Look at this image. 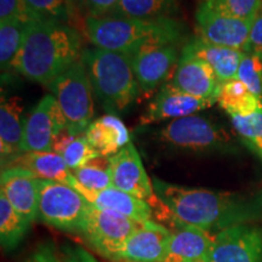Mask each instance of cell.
<instances>
[{"instance_id":"cell-1","label":"cell","mask_w":262,"mask_h":262,"mask_svg":"<svg viewBox=\"0 0 262 262\" xmlns=\"http://www.w3.org/2000/svg\"><path fill=\"white\" fill-rule=\"evenodd\" d=\"M152 181L165 211V220L171 219L173 224L216 233L262 217V192L248 195L173 185L157 178Z\"/></svg>"},{"instance_id":"cell-2","label":"cell","mask_w":262,"mask_h":262,"mask_svg":"<svg viewBox=\"0 0 262 262\" xmlns=\"http://www.w3.org/2000/svg\"><path fill=\"white\" fill-rule=\"evenodd\" d=\"M83 50L81 35L74 27L66 22L33 19L28 22L12 68L48 86L80 60Z\"/></svg>"},{"instance_id":"cell-3","label":"cell","mask_w":262,"mask_h":262,"mask_svg":"<svg viewBox=\"0 0 262 262\" xmlns=\"http://www.w3.org/2000/svg\"><path fill=\"white\" fill-rule=\"evenodd\" d=\"M185 27L176 18L140 19L114 15L86 16L84 34L95 48L133 56L141 49L181 40Z\"/></svg>"},{"instance_id":"cell-4","label":"cell","mask_w":262,"mask_h":262,"mask_svg":"<svg viewBox=\"0 0 262 262\" xmlns=\"http://www.w3.org/2000/svg\"><path fill=\"white\" fill-rule=\"evenodd\" d=\"M81 62L95 96L112 116L125 113L141 95L127 55L94 47L84 49Z\"/></svg>"},{"instance_id":"cell-5","label":"cell","mask_w":262,"mask_h":262,"mask_svg":"<svg viewBox=\"0 0 262 262\" xmlns=\"http://www.w3.org/2000/svg\"><path fill=\"white\" fill-rule=\"evenodd\" d=\"M153 133L159 145L176 152L211 155L237 150L233 139L224 127L199 114L171 120Z\"/></svg>"},{"instance_id":"cell-6","label":"cell","mask_w":262,"mask_h":262,"mask_svg":"<svg viewBox=\"0 0 262 262\" xmlns=\"http://www.w3.org/2000/svg\"><path fill=\"white\" fill-rule=\"evenodd\" d=\"M67 120V130L73 135L84 134L95 113L94 90L81 58L48 85Z\"/></svg>"},{"instance_id":"cell-7","label":"cell","mask_w":262,"mask_h":262,"mask_svg":"<svg viewBox=\"0 0 262 262\" xmlns=\"http://www.w3.org/2000/svg\"><path fill=\"white\" fill-rule=\"evenodd\" d=\"M90 203L66 183L39 179L38 220L61 231L79 233Z\"/></svg>"},{"instance_id":"cell-8","label":"cell","mask_w":262,"mask_h":262,"mask_svg":"<svg viewBox=\"0 0 262 262\" xmlns=\"http://www.w3.org/2000/svg\"><path fill=\"white\" fill-rule=\"evenodd\" d=\"M108 159H110V171L113 187L147 202L152 206L153 210L158 212L162 210L163 217V204L157 195L153 181L149 179L143 166L142 159L135 145L130 142Z\"/></svg>"},{"instance_id":"cell-9","label":"cell","mask_w":262,"mask_h":262,"mask_svg":"<svg viewBox=\"0 0 262 262\" xmlns=\"http://www.w3.org/2000/svg\"><path fill=\"white\" fill-rule=\"evenodd\" d=\"M142 225L122 214L98 209L90 204L79 234L96 253L106 257Z\"/></svg>"},{"instance_id":"cell-10","label":"cell","mask_w":262,"mask_h":262,"mask_svg":"<svg viewBox=\"0 0 262 262\" xmlns=\"http://www.w3.org/2000/svg\"><path fill=\"white\" fill-rule=\"evenodd\" d=\"M209 262H262V227L242 224L212 235Z\"/></svg>"},{"instance_id":"cell-11","label":"cell","mask_w":262,"mask_h":262,"mask_svg":"<svg viewBox=\"0 0 262 262\" xmlns=\"http://www.w3.org/2000/svg\"><path fill=\"white\" fill-rule=\"evenodd\" d=\"M253 21H244L212 9L205 2L195 12L198 37L219 47L247 51Z\"/></svg>"},{"instance_id":"cell-12","label":"cell","mask_w":262,"mask_h":262,"mask_svg":"<svg viewBox=\"0 0 262 262\" xmlns=\"http://www.w3.org/2000/svg\"><path fill=\"white\" fill-rule=\"evenodd\" d=\"M67 129V120L56 98L47 95L25 119L21 153L52 152V142Z\"/></svg>"},{"instance_id":"cell-13","label":"cell","mask_w":262,"mask_h":262,"mask_svg":"<svg viewBox=\"0 0 262 262\" xmlns=\"http://www.w3.org/2000/svg\"><path fill=\"white\" fill-rule=\"evenodd\" d=\"M178 45L176 42L149 45L130 56L141 94L153 93L170 79L181 56Z\"/></svg>"},{"instance_id":"cell-14","label":"cell","mask_w":262,"mask_h":262,"mask_svg":"<svg viewBox=\"0 0 262 262\" xmlns=\"http://www.w3.org/2000/svg\"><path fill=\"white\" fill-rule=\"evenodd\" d=\"M169 237L170 229L156 221L147 222L104 258L112 262H163Z\"/></svg>"},{"instance_id":"cell-15","label":"cell","mask_w":262,"mask_h":262,"mask_svg":"<svg viewBox=\"0 0 262 262\" xmlns=\"http://www.w3.org/2000/svg\"><path fill=\"white\" fill-rule=\"evenodd\" d=\"M169 83L183 93L211 103H217L222 85L205 61L182 51Z\"/></svg>"},{"instance_id":"cell-16","label":"cell","mask_w":262,"mask_h":262,"mask_svg":"<svg viewBox=\"0 0 262 262\" xmlns=\"http://www.w3.org/2000/svg\"><path fill=\"white\" fill-rule=\"evenodd\" d=\"M212 104L209 101L194 97L183 91L173 88L169 80L160 86L158 94L153 97L148 107L140 118L141 125L165 122V120H175L185 118L192 114H196Z\"/></svg>"},{"instance_id":"cell-17","label":"cell","mask_w":262,"mask_h":262,"mask_svg":"<svg viewBox=\"0 0 262 262\" xmlns=\"http://www.w3.org/2000/svg\"><path fill=\"white\" fill-rule=\"evenodd\" d=\"M0 193L29 224L38 219L39 179L21 166L2 169Z\"/></svg>"},{"instance_id":"cell-18","label":"cell","mask_w":262,"mask_h":262,"mask_svg":"<svg viewBox=\"0 0 262 262\" xmlns=\"http://www.w3.org/2000/svg\"><path fill=\"white\" fill-rule=\"evenodd\" d=\"M71 186L77 189L91 205L98 209L118 212L139 224H147V222L153 221L155 210L152 206L147 202L141 201L129 193L120 191L116 187H110L98 192L90 191L79 185L75 179H73Z\"/></svg>"},{"instance_id":"cell-19","label":"cell","mask_w":262,"mask_h":262,"mask_svg":"<svg viewBox=\"0 0 262 262\" xmlns=\"http://www.w3.org/2000/svg\"><path fill=\"white\" fill-rule=\"evenodd\" d=\"M175 225L176 229L170 231L168 247L163 262L208 261L214 233L194 226Z\"/></svg>"},{"instance_id":"cell-20","label":"cell","mask_w":262,"mask_h":262,"mask_svg":"<svg viewBox=\"0 0 262 262\" xmlns=\"http://www.w3.org/2000/svg\"><path fill=\"white\" fill-rule=\"evenodd\" d=\"M24 106L18 97H2L0 104V157L2 169L6 168L16 157L21 155L24 141Z\"/></svg>"},{"instance_id":"cell-21","label":"cell","mask_w":262,"mask_h":262,"mask_svg":"<svg viewBox=\"0 0 262 262\" xmlns=\"http://www.w3.org/2000/svg\"><path fill=\"white\" fill-rule=\"evenodd\" d=\"M181 51L205 61L215 72L221 84L237 78L239 64L245 54L237 49L210 44L199 37L186 42Z\"/></svg>"},{"instance_id":"cell-22","label":"cell","mask_w":262,"mask_h":262,"mask_svg":"<svg viewBox=\"0 0 262 262\" xmlns=\"http://www.w3.org/2000/svg\"><path fill=\"white\" fill-rule=\"evenodd\" d=\"M85 137L101 157H112L129 145L130 133L117 116L107 114L93 120L84 133Z\"/></svg>"},{"instance_id":"cell-23","label":"cell","mask_w":262,"mask_h":262,"mask_svg":"<svg viewBox=\"0 0 262 262\" xmlns=\"http://www.w3.org/2000/svg\"><path fill=\"white\" fill-rule=\"evenodd\" d=\"M8 166H21L40 180L70 185L73 181L72 170L55 152H26L16 157ZM6 166V168H8Z\"/></svg>"},{"instance_id":"cell-24","label":"cell","mask_w":262,"mask_h":262,"mask_svg":"<svg viewBox=\"0 0 262 262\" xmlns=\"http://www.w3.org/2000/svg\"><path fill=\"white\" fill-rule=\"evenodd\" d=\"M179 11L178 0H118L107 15L140 19L175 18Z\"/></svg>"},{"instance_id":"cell-25","label":"cell","mask_w":262,"mask_h":262,"mask_svg":"<svg viewBox=\"0 0 262 262\" xmlns=\"http://www.w3.org/2000/svg\"><path fill=\"white\" fill-rule=\"evenodd\" d=\"M217 103L231 117H247L262 108L261 101L237 78L221 85Z\"/></svg>"},{"instance_id":"cell-26","label":"cell","mask_w":262,"mask_h":262,"mask_svg":"<svg viewBox=\"0 0 262 262\" xmlns=\"http://www.w3.org/2000/svg\"><path fill=\"white\" fill-rule=\"evenodd\" d=\"M52 152L61 156L72 171L81 168L90 160L101 157L90 145L84 134L73 135L67 129L58 134L54 139Z\"/></svg>"},{"instance_id":"cell-27","label":"cell","mask_w":262,"mask_h":262,"mask_svg":"<svg viewBox=\"0 0 262 262\" xmlns=\"http://www.w3.org/2000/svg\"><path fill=\"white\" fill-rule=\"evenodd\" d=\"M29 225L24 216L12 208L5 195L0 193V242L3 250H14L27 233Z\"/></svg>"},{"instance_id":"cell-28","label":"cell","mask_w":262,"mask_h":262,"mask_svg":"<svg viewBox=\"0 0 262 262\" xmlns=\"http://www.w3.org/2000/svg\"><path fill=\"white\" fill-rule=\"evenodd\" d=\"M28 22L22 19H8L0 22V64L2 71L14 70V62L17 56Z\"/></svg>"},{"instance_id":"cell-29","label":"cell","mask_w":262,"mask_h":262,"mask_svg":"<svg viewBox=\"0 0 262 262\" xmlns=\"http://www.w3.org/2000/svg\"><path fill=\"white\" fill-rule=\"evenodd\" d=\"M72 175L79 185L90 191H103L113 187L110 171V159L107 157H97L81 168L72 171Z\"/></svg>"},{"instance_id":"cell-30","label":"cell","mask_w":262,"mask_h":262,"mask_svg":"<svg viewBox=\"0 0 262 262\" xmlns=\"http://www.w3.org/2000/svg\"><path fill=\"white\" fill-rule=\"evenodd\" d=\"M242 142L262 159V108L247 117H231Z\"/></svg>"},{"instance_id":"cell-31","label":"cell","mask_w":262,"mask_h":262,"mask_svg":"<svg viewBox=\"0 0 262 262\" xmlns=\"http://www.w3.org/2000/svg\"><path fill=\"white\" fill-rule=\"evenodd\" d=\"M237 79L243 83L262 103V56L247 51L239 64Z\"/></svg>"},{"instance_id":"cell-32","label":"cell","mask_w":262,"mask_h":262,"mask_svg":"<svg viewBox=\"0 0 262 262\" xmlns=\"http://www.w3.org/2000/svg\"><path fill=\"white\" fill-rule=\"evenodd\" d=\"M212 9L232 17L254 21L262 6V0H203Z\"/></svg>"},{"instance_id":"cell-33","label":"cell","mask_w":262,"mask_h":262,"mask_svg":"<svg viewBox=\"0 0 262 262\" xmlns=\"http://www.w3.org/2000/svg\"><path fill=\"white\" fill-rule=\"evenodd\" d=\"M31 14L37 19L66 22L71 21L66 0H25Z\"/></svg>"},{"instance_id":"cell-34","label":"cell","mask_w":262,"mask_h":262,"mask_svg":"<svg viewBox=\"0 0 262 262\" xmlns=\"http://www.w3.org/2000/svg\"><path fill=\"white\" fill-rule=\"evenodd\" d=\"M14 18L26 22L37 19L31 14L25 0H0V22Z\"/></svg>"},{"instance_id":"cell-35","label":"cell","mask_w":262,"mask_h":262,"mask_svg":"<svg viewBox=\"0 0 262 262\" xmlns=\"http://www.w3.org/2000/svg\"><path fill=\"white\" fill-rule=\"evenodd\" d=\"M26 262H62L61 251L52 242H42L33 250Z\"/></svg>"},{"instance_id":"cell-36","label":"cell","mask_w":262,"mask_h":262,"mask_svg":"<svg viewBox=\"0 0 262 262\" xmlns=\"http://www.w3.org/2000/svg\"><path fill=\"white\" fill-rule=\"evenodd\" d=\"M62 262H98L89 251L79 245L67 244L61 250Z\"/></svg>"},{"instance_id":"cell-37","label":"cell","mask_w":262,"mask_h":262,"mask_svg":"<svg viewBox=\"0 0 262 262\" xmlns=\"http://www.w3.org/2000/svg\"><path fill=\"white\" fill-rule=\"evenodd\" d=\"M247 51L255 52V54L262 56V6L253 21V25H251Z\"/></svg>"},{"instance_id":"cell-38","label":"cell","mask_w":262,"mask_h":262,"mask_svg":"<svg viewBox=\"0 0 262 262\" xmlns=\"http://www.w3.org/2000/svg\"><path fill=\"white\" fill-rule=\"evenodd\" d=\"M118 0H81L88 16H102L112 11Z\"/></svg>"},{"instance_id":"cell-39","label":"cell","mask_w":262,"mask_h":262,"mask_svg":"<svg viewBox=\"0 0 262 262\" xmlns=\"http://www.w3.org/2000/svg\"><path fill=\"white\" fill-rule=\"evenodd\" d=\"M66 2H67L70 18L74 19L78 16V10H79L80 5H83V3H81V0H66Z\"/></svg>"},{"instance_id":"cell-40","label":"cell","mask_w":262,"mask_h":262,"mask_svg":"<svg viewBox=\"0 0 262 262\" xmlns=\"http://www.w3.org/2000/svg\"><path fill=\"white\" fill-rule=\"evenodd\" d=\"M193 262H209V261H204V260H201V261H193Z\"/></svg>"}]
</instances>
